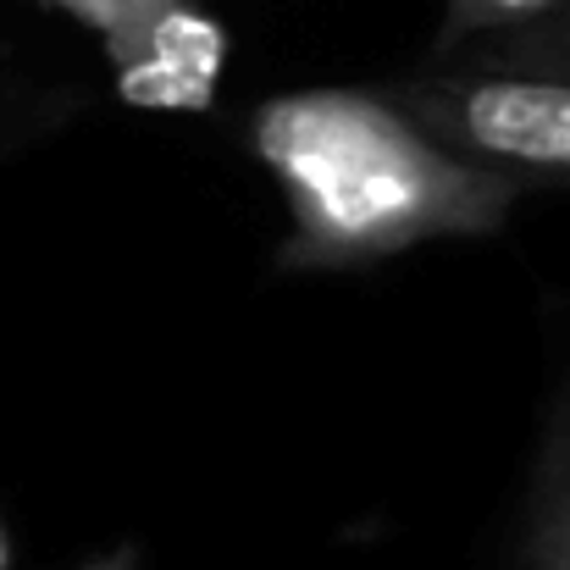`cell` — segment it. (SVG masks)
<instances>
[{"label":"cell","instance_id":"cell-1","mask_svg":"<svg viewBox=\"0 0 570 570\" xmlns=\"http://www.w3.org/2000/svg\"><path fill=\"white\" fill-rule=\"evenodd\" d=\"M255 150L288 194L311 261H366L432 233H471L504 205L499 178L443 156L399 106L350 89L266 100Z\"/></svg>","mask_w":570,"mask_h":570},{"label":"cell","instance_id":"cell-2","mask_svg":"<svg viewBox=\"0 0 570 570\" xmlns=\"http://www.w3.org/2000/svg\"><path fill=\"white\" fill-rule=\"evenodd\" d=\"M399 111L426 134L465 145L471 156L570 173V78L549 72H476V78H432L399 95Z\"/></svg>","mask_w":570,"mask_h":570},{"label":"cell","instance_id":"cell-3","mask_svg":"<svg viewBox=\"0 0 570 570\" xmlns=\"http://www.w3.org/2000/svg\"><path fill=\"white\" fill-rule=\"evenodd\" d=\"M222 67V33L189 11H167L150 33V50L122 67V100L134 106H210Z\"/></svg>","mask_w":570,"mask_h":570},{"label":"cell","instance_id":"cell-4","mask_svg":"<svg viewBox=\"0 0 570 570\" xmlns=\"http://www.w3.org/2000/svg\"><path fill=\"white\" fill-rule=\"evenodd\" d=\"M515 72H549V78H570V0L554 11H543L527 28H510L504 50H499Z\"/></svg>","mask_w":570,"mask_h":570},{"label":"cell","instance_id":"cell-5","mask_svg":"<svg viewBox=\"0 0 570 570\" xmlns=\"http://www.w3.org/2000/svg\"><path fill=\"white\" fill-rule=\"evenodd\" d=\"M560 0H449L443 11V50L449 45H465L476 33H510V28H527L538 22L543 11H554Z\"/></svg>","mask_w":570,"mask_h":570},{"label":"cell","instance_id":"cell-6","mask_svg":"<svg viewBox=\"0 0 570 570\" xmlns=\"http://www.w3.org/2000/svg\"><path fill=\"white\" fill-rule=\"evenodd\" d=\"M549 570H570V499L549 527Z\"/></svg>","mask_w":570,"mask_h":570},{"label":"cell","instance_id":"cell-7","mask_svg":"<svg viewBox=\"0 0 570 570\" xmlns=\"http://www.w3.org/2000/svg\"><path fill=\"white\" fill-rule=\"evenodd\" d=\"M0 570H6V538H0Z\"/></svg>","mask_w":570,"mask_h":570},{"label":"cell","instance_id":"cell-8","mask_svg":"<svg viewBox=\"0 0 570 570\" xmlns=\"http://www.w3.org/2000/svg\"><path fill=\"white\" fill-rule=\"evenodd\" d=\"M89 570H117V566H89Z\"/></svg>","mask_w":570,"mask_h":570}]
</instances>
